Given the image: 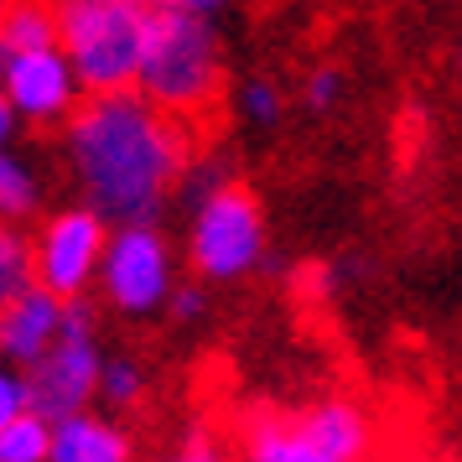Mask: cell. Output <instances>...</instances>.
Listing matches in <instances>:
<instances>
[{"label": "cell", "mask_w": 462, "mask_h": 462, "mask_svg": "<svg viewBox=\"0 0 462 462\" xmlns=\"http://www.w3.org/2000/svg\"><path fill=\"white\" fill-rule=\"evenodd\" d=\"M198 130L151 109L135 88L88 94L68 115V151L84 177L94 213L120 224H146L167 188L188 171Z\"/></svg>", "instance_id": "6da1fadb"}, {"label": "cell", "mask_w": 462, "mask_h": 462, "mask_svg": "<svg viewBox=\"0 0 462 462\" xmlns=\"http://www.w3.org/2000/svg\"><path fill=\"white\" fill-rule=\"evenodd\" d=\"M135 94L151 109H162L182 125H218L224 115V63L213 32L198 22V11L151 0L141 26V63H135Z\"/></svg>", "instance_id": "7a4b0ae2"}, {"label": "cell", "mask_w": 462, "mask_h": 462, "mask_svg": "<svg viewBox=\"0 0 462 462\" xmlns=\"http://www.w3.org/2000/svg\"><path fill=\"white\" fill-rule=\"evenodd\" d=\"M151 0H52L58 52H63L88 94L135 88L141 26Z\"/></svg>", "instance_id": "3957f363"}, {"label": "cell", "mask_w": 462, "mask_h": 462, "mask_svg": "<svg viewBox=\"0 0 462 462\" xmlns=\"http://www.w3.org/2000/svg\"><path fill=\"white\" fill-rule=\"evenodd\" d=\"M260 203H254V192L245 182H224V188L213 192L203 213H198V234H192V265L203 275H239L254 265V254H260Z\"/></svg>", "instance_id": "277c9868"}, {"label": "cell", "mask_w": 462, "mask_h": 462, "mask_svg": "<svg viewBox=\"0 0 462 462\" xmlns=\"http://www.w3.org/2000/svg\"><path fill=\"white\" fill-rule=\"evenodd\" d=\"M26 369L32 374L22 384V400H26V411L42 416L47 426L73 416V411H84V400L99 384V358H94L88 333H58Z\"/></svg>", "instance_id": "5b68a950"}, {"label": "cell", "mask_w": 462, "mask_h": 462, "mask_svg": "<svg viewBox=\"0 0 462 462\" xmlns=\"http://www.w3.org/2000/svg\"><path fill=\"white\" fill-rule=\"evenodd\" d=\"M105 254L99 213H58L32 250V281L52 296H79Z\"/></svg>", "instance_id": "8992f818"}, {"label": "cell", "mask_w": 462, "mask_h": 462, "mask_svg": "<svg viewBox=\"0 0 462 462\" xmlns=\"http://www.w3.org/2000/svg\"><path fill=\"white\" fill-rule=\"evenodd\" d=\"M105 291L125 312H146L167 291V245L146 224H130L105 254Z\"/></svg>", "instance_id": "52a82bcc"}, {"label": "cell", "mask_w": 462, "mask_h": 462, "mask_svg": "<svg viewBox=\"0 0 462 462\" xmlns=\"http://www.w3.org/2000/svg\"><path fill=\"white\" fill-rule=\"evenodd\" d=\"M5 99H11V109H26L32 120L68 115V105H73V73H68V58L58 52V47L11 58V63H5Z\"/></svg>", "instance_id": "ba28073f"}, {"label": "cell", "mask_w": 462, "mask_h": 462, "mask_svg": "<svg viewBox=\"0 0 462 462\" xmlns=\"http://www.w3.org/2000/svg\"><path fill=\"white\" fill-rule=\"evenodd\" d=\"M58 307H63V296L42 291L37 281L22 296H11L0 307V354L16 358V364H32L58 337Z\"/></svg>", "instance_id": "9c48e42d"}, {"label": "cell", "mask_w": 462, "mask_h": 462, "mask_svg": "<svg viewBox=\"0 0 462 462\" xmlns=\"http://www.w3.org/2000/svg\"><path fill=\"white\" fill-rule=\"evenodd\" d=\"M47 457L52 462H125L130 447L115 426L73 411V416L52 420V431H47Z\"/></svg>", "instance_id": "30bf717a"}, {"label": "cell", "mask_w": 462, "mask_h": 462, "mask_svg": "<svg viewBox=\"0 0 462 462\" xmlns=\"http://www.w3.org/2000/svg\"><path fill=\"white\" fill-rule=\"evenodd\" d=\"M296 431L312 441L328 462H358L369 452V426H364V416H358L354 405H337V400L333 405H317Z\"/></svg>", "instance_id": "8fae6325"}, {"label": "cell", "mask_w": 462, "mask_h": 462, "mask_svg": "<svg viewBox=\"0 0 462 462\" xmlns=\"http://www.w3.org/2000/svg\"><path fill=\"white\" fill-rule=\"evenodd\" d=\"M42 47H58L52 0H5V11H0V52L22 58V52H42Z\"/></svg>", "instance_id": "7c38bea8"}, {"label": "cell", "mask_w": 462, "mask_h": 462, "mask_svg": "<svg viewBox=\"0 0 462 462\" xmlns=\"http://www.w3.org/2000/svg\"><path fill=\"white\" fill-rule=\"evenodd\" d=\"M250 457L254 462H328L296 426H281L271 416H260L250 426Z\"/></svg>", "instance_id": "4fadbf2b"}, {"label": "cell", "mask_w": 462, "mask_h": 462, "mask_svg": "<svg viewBox=\"0 0 462 462\" xmlns=\"http://www.w3.org/2000/svg\"><path fill=\"white\" fill-rule=\"evenodd\" d=\"M47 431L52 426L32 411L0 420V462H47Z\"/></svg>", "instance_id": "5bb4252c"}, {"label": "cell", "mask_w": 462, "mask_h": 462, "mask_svg": "<svg viewBox=\"0 0 462 462\" xmlns=\"http://www.w3.org/2000/svg\"><path fill=\"white\" fill-rule=\"evenodd\" d=\"M32 286V245L0 218V307Z\"/></svg>", "instance_id": "9a60e30c"}, {"label": "cell", "mask_w": 462, "mask_h": 462, "mask_svg": "<svg viewBox=\"0 0 462 462\" xmlns=\"http://www.w3.org/2000/svg\"><path fill=\"white\" fill-rule=\"evenodd\" d=\"M32 198H37V192L26 182V171L0 156V218H22V213L32 208Z\"/></svg>", "instance_id": "2e32d148"}, {"label": "cell", "mask_w": 462, "mask_h": 462, "mask_svg": "<svg viewBox=\"0 0 462 462\" xmlns=\"http://www.w3.org/2000/svg\"><path fill=\"white\" fill-rule=\"evenodd\" d=\"M99 379H105L109 400H120V405H135V400H141V374H135V364H109Z\"/></svg>", "instance_id": "e0dca14e"}, {"label": "cell", "mask_w": 462, "mask_h": 462, "mask_svg": "<svg viewBox=\"0 0 462 462\" xmlns=\"http://www.w3.org/2000/svg\"><path fill=\"white\" fill-rule=\"evenodd\" d=\"M16 411H26V400H22V379L0 374V420H11Z\"/></svg>", "instance_id": "ac0fdd59"}, {"label": "cell", "mask_w": 462, "mask_h": 462, "mask_svg": "<svg viewBox=\"0 0 462 462\" xmlns=\"http://www.w3.org/2000/svg\"><path fill=\"white\" fill-rule=\"evenodd\" d=\"M333 94H337V79H333V73H317V79H312V88H307V99H312L317 109L328 105Z\"/></svg>", "instance_id": "d6986e66"}, {"label": "cell", "mask_w": 462, "mask_h": 462, "mask_svg": "<svg viewBox=\"0 0 462 462\" xmlns=\"http://www.w3.org/2000/svg\"><path fill=\"white\" fill-rule=\"evenodd\" d=\"M177 462H218V452H213V441L208 437H192V447L182 452Z\"/></svg>", "instance_id": "ffe728a7"}, {"label": "cell", "mask_w": 462, "mask_h": 462, "mask_svg": "<svg viewBox=\"0 0 462 462\" xmlns=\"http://www.w3.org/2000/svg\"><path fill=\"white\" fill-rule=\"evenodd\" d=\"M250 109H254V115H275V94L265 84H254L250 88Z\"/></svg>", "instance_id": "44dd1931"}, {"label": "cell", "mask_w": 462, "mask_h": 462, "mask_svg": "<svg viewBox=\"0 0 462 462\" xmlns=\"http://www.w3.org/2000/svg\"><path fill=\"white\" fill-rule=\"evenodd\" d=\"M198 307H203V296H198V291H182V296H177V317H192Z\"/></svg>", "instance_id": "7402d4cb"}, {"label": "cell", "mask_w": 462, "mask_h": 462, "mask_svg": "<svg viewBox=\"0 0 462 462\" xmlns=\"http://www.w3.org/2000/svg\"><path fill=\"white\" fill-rule=\"evenodd\" d=\"M5 130H11V99L0 94V141H5Z\"/></svg>", "instance_id": "603a6c76"}, {"label": "cell", "mask_w": 462, "mask_h": 462, "mask_svg": "<svg viewBox=\"0 0 462 462\" xmlns=\"http://www.w3.org/2000/svg\"><path fill=\"white\" fill-rule=\"evenodd\" d=\"M167 5H182V11H208V5H218V0H167Z\"/></svg>", "instance_id": "cb8c5ba5"}, {"label": "cell", "mask_w": 462, "mask_h": 462, "mask_svg": "<svg viewBox=\"0 0 462 462\" xmlns=\"http://www.w3.org/2000/svg\"><path fill=\"white\" fill-rule=\"evenodd\" d=\"M0 11H5V0H0Z\"/></svg>", "instance_id": "d4e9b609"}]
</instances>
